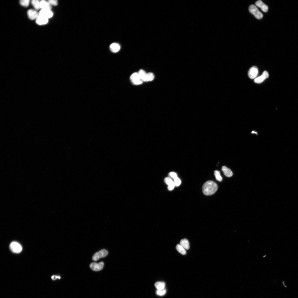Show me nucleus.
<instances>
[{
    "label": "nucleus",
    "mask_w": 298,
    "mask_h": 298,
    "mask_svg": "<svg viewBox=\"0 0 298 298\" xmlns=\"http://www.w3.org/2000/svg\"><path fill=\"white\" fill-rule=\"evenodd\" d=\"M40 6L41 9H51L52 8L51 6L48 2L45 1H40Z\"/></svg>",
    "instance_id": "nucleus-13"
},
{
    "label": "nucleus",
    "mask_w": 298,
    "mask_h": 298,
    "mask_svg": "<svg viewBox=\"0 0 298 298\" xmlns=\"http://www.w3.org/2000/svg\"><path fill=\"white\" fill-rule=\"evenodd\" d=\"M169 176L172 178L173 179L176 178L178 177L177 174L176 173L174 172H171L169 173Z\"/></svg>",
    "instance_id": "nucleus-27"
},
{
    "label": "nucleus",
    "mask_w": 298,
    "mask_h": 298,
    "mask_svg": "<svg viewBox=\"0 0 298 298\" xmlns=\"http://www.w3.org/2000/svg\"><path fill=\"white\" fill-rule=\"evenodd\" d=\"M222 170L225 175L227 177H230L232 176L233 175L231 169L226 167L225 166H223L222 167Z\"/></svg>",
    "instance_id": "nucleus-14"
},
{
    "label": "nucleus",
    "mask_w": 298,
    "mask_h": 298,
    "mask_svg": "<svg viewBox=\"0 0 298 298\" xmlns=\"http://www.w3.org/2000/svg\"><path fill=\"white\" fill-rule=\"evenodd\" d=\"M140 78L145 82H147V73L144 70L142 69L140 70L138 73Z\"/></svg>",
    "instance_id": "nucleus-16"
},
{
    "label": "nucleus",
    "mask_w": 298,
    "mask_h": 298,
    "mask_svg": "<svg viewBox=\"0 0 298 298\" xmlns=\"http://www.w3.org/2000/svg\"><path fill=\"white\" fill-rule=\"evenodd\" d=\"M31 3L35 9L37 10L41 9L40 1H38V0H33L31 1Z\"/></svg>",
    "instance_id": "nucleus-19"
},
{
    "label": "nucleus",
    "mask_w": 298,
    "mask_h": 298,
    "mask_svg": "<svg viewBox=\"0 0 298 298\" xmlns=\"http://www.w3.org/2000/svg\"><path fill=\"white\" fill-rule=\"evenodd\" d=\"M255 4L257 6L260 8L262 11L266 12L268 11V6L265 5L261 1H258L255 3Z\"/></svg>",
    "instance_id": "nucleus-12"
},
{
    "label": "nucleus",
    "mask_w": 298,
    "mask_h": 298,
    "mask_svg": "<svg viewBox=\"0 0 298 298\" xmlns=\"http://www.w3.org/2000/svg\"><path fill=\"white\" fill-rule=\"evenodd\" d=\"M269 74L267 71H265L262 73L261 76L255 79L254 80L255 83L258 84L261 83L263 82L268 77Z\"/></svg>",
    "instance_id": "nucleus-8"
},
{
    "label": "nucleus",
    "mask_w": 298,
    "mask_h": 298,
    "mask_svg": "<svg viewBox=\"0 0 298 298\" xmlns=\"http://www.w3.org/2000/svg\"><path fill=\"white\" fill-rule=\"evenodd\" d=\"M155 286L157 290L164 289L165 286V283L163 282H158L155 284Z\"/></svg>",
    "instance_id": "nucleus-20"
},
{
    "label": "nucleus",
    "mask_w": 298,
    "mask_h": 298,
    "mask_svg": "<svg viewBox=\"0 0 298 298\" xmlns=\"http://www.w3.org/2000/svg\"><path fill=\"white\" fill-rule=\"evenodd\" d=\"M177 250L179 252L183 255H185L186 254V249L180 244H178L176 246Z\"/></svg>",
    "instance_id": "nucleus-18"
},
{
    "label": "nucleus",
    "mask_w": 298,
    "mask_h": 298,
    "mask_svg": "<svg viewBox=\"0 0 298 298\" xmlns=\"http://www.w3.org/2000/svg\"><path fill=\"white\" fill-rule=\"evenodd\" d=\"M51 6H56L58 4V2L56 0H49L48 1Z\"/></svg>",
    "instance_id": "nucleus-28"
},
{
    "label": "nucleus",
    "mask_w": 298,
    "mask_h": 298,
    "mask_svg": "<svg viewBox=\"0 0 298 298\" xmlns=\"http://www.w3.org/2000/svg\"><path fill=\"white\" fill-rule=\"evenodd\" d=\"M48 22V19L39 15L36 19V22L38 25H42L47 24Z\"/></svg>",
    "instance_id": "nucleus-11"
},
{
    "label": "nucleus",
    "mask_w": 298,
    "mask_h": 298,
    "mask_svg": "<svg viewBox=\"0 0 298 298\" xmlns=\"http://www.w3.org/2000/svg\"><path fill=\"white\" fill-rule=\"evenodd\" d=\"M174 182L175 186L176 187H178L181 184V180L179 179L178 177L174 179Z\"/></svg>",
    "instance_id": "nucleus-26"
},
{
    "label": "nucleus",
    "mask_w": 298,
    "mask_h": 298,
    "mask_svg": "<svg viewBox=\"0 0 298 298\" xmlns=\"http://www.w3.org/2000/svg\"><path fill=\"white\" fill-rule=\"evenodd\" d=\"M130 79L132 83L134 82L135 81L141 79L138 73H134L131 76Z\"/></svg>",
    "instance_id": "nucleus-21"
},
{
    "label": "nucleus",
    "mask_w": 298,
    "mask_h": 298,
    "mask_svg": "<svg viewBox=\"0 0 298 298\" xmlns=\"http://www.w3.org/2000/svg\"><path fill=\"white\" fill-rule=\"evenodd\" d=\"M60 276H57L55 275H53L52 276L51 278L53 280H55L57 279H60Z\"/></svg>",
    "instance_id": "nucleus-30"
},
{
    "label": "nucleus",
    "mask_w": 298,
    "mask_h": 298,
    "mask_svg": "<svg viewBox=\"0 0 298 298\" xmlns=\"http://www.w3.org/2000/svg\"><path fill=\"white\" fill-rule=\"evenodd\" d=\"M110 49L113 52L115 53L118 52L120 49V46L116 43H113L110 46Z\"/></svg>",
    "instance_id": "nucleus-15"
},
{
    "label": "nucleus",
    "mask_w": 298,
    "mask_h": 298,
    "mask_svg": "<svg viewBox=\"0 0 298 298\" xmlns=\"http://www.w3.org/2000/svg\"><path fill=\"white\" fill-rule=\"evenodd\" d=\"M29 3L30 1L29 0H21L20 1V4L21 5L26 7L29 6Z\"/></svg>",
    "instance_id": "nucleus-23"
},
{
    "label": "nucleus",
    "mask_w": 298,
    "mask_h": 298,
    "mask_svg": "<svg viewBox=\"0 0 298 298\" xmlns=\"http://www.w3.org/2000/svg\"><path fill=\"white\" fill-rule=\"evenodd\" d=\"M143 82V81L141 79H140L135 81H134V82H133V83L135 85H138L142 83Z\"/></svg>",
    "instance_id": "nucleus-29"
},
{
    "label": "nucleus",
    "mask_w": 298,
    "mask_h": 298,
    "mask_svg": "<svg viewBox=\"0 0 298 298\" xmlns=\"http://www.w3.org/2000/svg\"><path fill=\"white\" fill-rule=\"evenodd\" d=\"M250 12L258 19H260L263 17L262 13L259 10L257 7L254 5H251L249 7Z\"/></svg>",
    "instance_id": "nucleus-2"
},
{
    "label": "nucleus",
    "mask_w": 298,
    "mask_h": 298,
    "mask_svg": "<svg viewBox=\"0 0 298 298\" xmlns=\"http://www.w3.org/2000/svg\"><path fill=\"white\" fill-rule=\"evenodd\" d=\"M27 15L30 19L34 20L37 19L39 15V14L36 10L30 9L28 10Z\"/></svg>",
    "instance_id": "nucleus-10"
},
{
    "label": "nucleus",
    "mask_w": 298,
    "mask_h": 298,
    "mask_svg": "<svg viewBox=\"0 0 298 298\" xmlns=\"http://www.w3.org/2000/svg\"><path fill=\"white\" fill-rule=\"evenodd\" d=\"M166 290L164 289L161 290H157L156 293L158 295L162 296L165 295L166 293Z\"/></svg>",
    "instance_id": "nucleus-25"
},
{
    "label": "nucleus",
    "mask_w": 298,
    "mask_h": 298,
    "mask_svg": "<svg viewBox=\"0 0 298 298\" xmlns=\"http://www.w3.org/2000/svg\"><path fill=\"white\" fill-rule=\"evenodd\" d=\"M165 183L168 185V189L169 190L172 191L174 189L175 185L174 182L170 177H166L164 179Z\"/></svg>",
    "instance_id": "nucleus-9"
},
{
    "label": "nucleus",
    "mask_w": 298,
    "mask_h": 298,
    "mask_svg": "<svg viewBox=\"0 0 298 298\" xmlns=\"http://www.w3.org/2000/svg\"><path fill=\"white\" fill-rule=\"evenodd\" d=\"M39 14V15L45 17L48 19L51 18L54 15V13L51 9H41Z\"/></svg>",
    "instance_id": "nucleus-7"
},
{
    "label": "nucleus",
    "mask_w": 298,
    "mask_h": 298,
    "mask_svg": "<svg viewBox=\"0 0 298 298\" xmlns=\"http://www.w3.org/2000/svg\"><path fill=\"white\" fill-rule=\"evenodd\" d=\"M258 73L257 67L255 66L251 67L248 72V76L250 78L253 79L256 78Z\"/></svg>",
    "instance_id": "nucleus-5"
},
{
    "label": "nucleus",
    "mask_w": 298,
    "mask_h": 298,
    "mask_svg": "<svg viewBox=\"0 0 298 298\" xmlns=\"http://www.w3.org/2000/svg\"><path fill=\"white\" fill-rule=\"evenodd\" d=\"M104 266V262H101L99 263L92 262L90 264V267L92 270L98 271L102 270Z\"/></svg>",
    "instance_id": "nucleus-6"
},
{
    "label": "nucleus",
    "mask_w": 298,
    "mask_h": 298,
    "mask_svg": "<svg viewBox=\"0 0 298 298\" xmlns=\"http://www.w3.org/2000/svg\"><path fill=\"white\" fill-rule=\"evenodd\" d=\"M180 244L186 250H189L190 248L189 243L188 240L186 239L181 240Z\"/></svg>",
    "instance_id": "nucleus-17"
},
{
    "label": "nucleus",
    "mask_w": 298,
    "mask_h": 298,
    "mask_svg": "<svg viewBox=\"0 0 298 298\" xmlns=\"http://www.w3.org/2000/svg\"><path fill=\"white\" fill-rule=\"evenodd\" d=\"M154 76L153 73L150 72L147 73V81H152L154 79Z\"/></svg>",
    "instance_id": "nucleus-24"
},
{
    "label": "nucleus",
    "mask_w": 298,
    "mask_h": 298,
    "mask_svg": "<svg viewBox=\"0 0 298 298\" xmlns=\"http://www.w3.org/2000/svg\"><path fill=\"white\" fill-rule=\"evenodd\" d=\"M214 175L218 181L221 182L222 180V178L220 175V172L216 170L214 172Z\"/></svg>",
    "instance_id": "nucleus-22"
},
{
    "label": "nucleus",
    "mask_w": 298,
    "mask_h": 298,
    "mask_svg": "<svg viewBox=\"0 0 298 298\" xmlns=\"http://www.w3.org/2000/svg\"><path fill=\"white\" fill-rule=\"evenodd\" d=\"M108 251L105 249H103L98 252L95 253L92 257V259L93 261H97L101 258H104L107 256L108 255Z\"/></svg>",
    "instance_id": "nucleus-4"
},
{
    "label": "nucleus",
    "mask_w": 298,
    "mask_h": 298,
    "mask_svg": "<svg viewBox=\"0 0 298 298\" xmlns=\"http://www.w3.org/2000/svg\"><path fill=\"white\" fill-rule=\"evenodd\" d=\"M9 248L13 252L16 253H20L22 250V247L18 243L13 242L10 244Z\"/></svg>",
    "instance_id": "nucleus-3"
},
{
    "label": "nucleus",
    "mask_w": 298,
    "mask_h": 298,
    "mask_svg": "<svg viewBox=\"0 0 298 298\" xmlns=\"http://www.w3.org/2000/svg\"><path fill=\"white\" fill-rule=\"evenodd\" d=\"M218 188L217 184L215 182L211 180L208 181L203 186V192L206 196H210L215 193Z\"/></svg>",
    "instance_id": "nucleus-1"
}]
</instances>
